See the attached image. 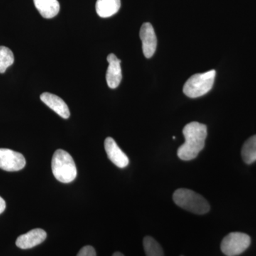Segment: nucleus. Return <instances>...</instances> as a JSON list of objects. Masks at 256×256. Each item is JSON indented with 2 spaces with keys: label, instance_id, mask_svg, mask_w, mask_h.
<instances>
[{
  "label": "nucleus",
  "instance_id": "14",
  "mask_svg": "<svg viewBox=\"0 0 256 256\" xmlns=\"http://www.w3.org/2000/svg\"><path fill=\"white\" fill-rule=\"evenodd\" d=\"M242 158L248 164L256 162V136L248 140L242 149Z\"/></svg>",
  "mask_w": 256,
  "mask_h": 256
},
{
  "label": "nucleus",
  "instance_id": "5",
  "mask_svg": "<svg viewBox=\"0 0 256 256\" xmlns=\"http://www.w3.org/2000/svg\"><path fill=\"white\" fill-rule=\"evenodd\" d=\"M252 244V239L246 234L232 233L224 238L220 249L224 255L237 256L248 248Z\"/></svg>",
  "mask_w": 256,
  "mask_h": 256
},
{
  "label": "nucleus",
  "instance_id": "6",
  "mask_svg": "<svg viewBox=\"0 0 256 256\" xmlns=\"http://www.w3.org/2000/svg\"><path fill=\"white\" fill-rule=\"evenodd\" d=\"M26 166V160L21 153L11 150L0 149V169L6 172H18Z\"/></svg>",
  "mask_w": 256,
  "mask_h": 256
},
{
  "label": "nucleus",
  "instance_id": "12",
  "mask_svg": "<svg viewBox=\"0 0 256 256\" xmlns=\"http://www.w3.org/2000/svg\"><path fill=\"white\" fill-rule=\"evenodd\" d=\"M35 6L44 18H54L60 12L58 0H34Z\"/></svg>",
  "mask_w": 256,
  "mask_h": 256
},
{
  "label": "nucleus",
  "instance_id": "8",
  "mask_svg": "<svg viewBox=\"0 0 256 256\" xmlns=\"http://www.w3.org/2000/svg\"><path fill=\"white\" fill-rule=\"evenodd\" d=\"M105 149L109 159L118 168L124 169L129 165V158L121 150L120 148L112 138H108L106 140Z\"/></svg>",
  "mask_w": 256,
  "mask_h": 256
},
{
  "label": "nucleus",
  "instance_id": "16",
  "mask_svg": "<svg viewBox=\"0 0 256 256\" xmlns=\"http://www.w3.org/2000/svg\"><path fill=\"white\" fill-rule=\"evenodd\" d=\"M14 56L8 47L0 46V74H4L6 69L13 65Z\"/></svg>",
  "mask_w": 256,
  "mask_h": 256
},
{
  "label": "nucleus",
  "instance_id": "18",
  "mask_svg": "<svg viewBox=\"0 0 256 256\" xmlns=\"http://www.w3.org/2000/svg\"><path fill=\"white\" fill-rule=\"evenodd\" d=\"M5 210H6V202L0 196V215L4 213Z\"/></svg>",
  "mask_w": 256,
  "mask_h": 256
},
{
  "label": "nucleus",
  "instance_id": "15",
  "mask_svg": "<svg viewBox=\"0 0 256 256\" xmlns=\"http://www.w3.org/2000/svg\"><path fill=\"white\" fill-rule=\"evenodd\" d=\"M143 245L146 256H164L162 248L152 237H146L143 240Z\"/></svg>",
  "mask_w": 256,
  "mask_h": 256
},
{
  "label": "nucleus",
  "instance_id": "17",
  "mask_svg": "<svg viewBox=\"0 0 256 256\" xmlns=\"http://www.w3.org/2000/svg\"><path fill=\"white\" fill-rule=\"evenodd\" d=\"M77 256H96V252L94 247L87 246L82 248Z\"/></svg>",
  "mask_w": 256,
  "mask_h": 256
},
{
  "label": "nucleus",
  "instance_id": "3",
  "mask_svg": "<svg viewBox=\"0 0 256 256\" xmlns=\"http://www.w3.org/2000/svg\"><path fill=\"white\" fill-rule=\"evenodd\" d=\"M173 200L178 206L195 214H205L210 210V205L206 200L196 192L186 188L176 190L173 195Z\"/></svg>",
  "mask_w": 256,
  "mask_h": 256
},
{
  "label": "nucleus",
  "instance_id": "1",
  "mask_svg": "<svg viewBox=\"0 0 256 256\" xmlns=\"http://www.w3.org/2000/svg\"><path fill=\"white\" fill-rule=\"evenodd\" d=\"M183 134L186 141L178 148V158L183 161L196 159L206 144L208 134L206 126L200 122H191L184 128Z\"/></svg>",
  "mask_w": 256,
  "mask_h": 256
},
{
  "label": "nucleus",
  "instance_id": "10",
  "mask_svg": "<svg viewBox=\"0 0 256 256\" xmlns=\"http://www.w3.org/2000/svg\"><path fill=\"white\" fill-rule=\"evenodd\" d=\"M107 60L109 66L106 74V80L110 88L116 89L119 86L122 79L121 60L112 54L108 56Z\"/></svg>",
  "mask_w": 256,
  "mask_h": 256
},
{
  "label": "nucleus",
  "instance_id": "7",
  "mask_svg": "<svg viewBox=\"0 0 256 256\" xmlns=\"http://www.w3.org/2000/svg\"><path fill=\"white\" fill-rule=\"evenodd\" d=\"M140 38L142 42V50L144 56L150 58L156 54L158 47V38L152 25L144 23L141 28Z\"/></svg>",
  "mask_w": 256,
  "mask_h": 256
},
{
  "label": "nucleus",
  "instance_id": "13",
  "mask_svg": "<svg viewBox=\"0 0 256 256\" xmlns=\"http://www.w3.org/2000/svg\"><path fill=\"white\" fill-rule=\"evenodd\" d=\"M121 8L120 0H98L96 9L102 18H109L118 12Z\"/></svg>",
  "mask_w": 256,
  "mask_h": 256
},
{
  "label": "nucleus",
  "instance_id": "4",
  "mask_svg": "<svg viewBox=\"0 0 256 256\" xmlns=\"http://www.w3.org/2000/svg\"><path fill=\"white\" fill-rule=\"evenodd\" d=\"M216 72L215 70L204 74H197L188 79L184 86V92L191 98H197L210 92L214 84Z\"/></svg>",
  "mask_w": 256,
  "mask_h": 256
},
{
  "label": "nucleus",
  "instance_id": "19",
  "mask_svg": "<svg viewBox=\"0 0 256 256\" xmlns=\"http://www.w3.org/2000/svg\"><path fill=\"white\" fill-rule=\"evenodd\" d=\"M112 256H124V254H121V252H117L116 254H114Z\"/></svg>",
  "mask_w": 256,
  "mask_h": 256
},
{
  "label": "nucleus",
  "instance_id": "2",
  "mask_svg": "<svg viewBox=\"0 0 256 256\" xmlns=\"http://www.w3.org/2000/svg\"><path fill=\"white\" fill-rule=\"evenodd\" d=\"M52 166L55 178L60 182L69 184L77 178L76 165L73 158L67 152L62 150L56 151Z\"/></svg>",
  "mask_w": 256,
  "mask_h": 256
},
{
  "label": "nucleus",
  "instance_id": "9",
  "mask_svg": "<svg viewBox=\"0 0 256 256\" xmlns=\"http://www.w3.org/2000/svg\"><path fill=\"white\" fill-rule=\"evenodd\" d=\"M46 237V232L43 229H34L28 234L18 237L16 242V246L23 250L33 248L44 242Z\"/></svg>",
  "mask_w": 256,
  "mask_h": 256
},
{
  "label": "nucleus",
  "instance_id": "11",
  "mask_svg": "<svg viewBox=\"0 0 256 256\" xmlns=\"http://www.w3.org/2000/svg\"><path fill=\"white\" fill-rule=\"evenodd\" d=\"M41 100L45 105L64 119H68L70 118V112L68 106L58 96L50 92H44L41 96Z\"/></svg>",
  "mask_w": 256,
  "mask_h": 256
}]
</instances>
